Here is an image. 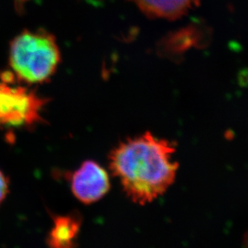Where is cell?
I'll return each mask as SVG.
<instances>
[{"label": "cell", "mask_w": 248, "mask_h": 248, "mask_svg": "<svg viewBox=\"0 0 248 248\" xmlns=\"http://www.w3.org/2000/svg\"><path fill=\"white\" fill-rule=\"evenodd\" d=\"M173 143L146 132L120 143L108 161L126 196L144 206L162 196L175 181L178 162Z\"/></svg>", "instance_id": "cell-1"}, {"label": "cell", "mask_w": 248, "mask_h": 248, "mask_svg": "<svg viewBox=\"0 0 248 248\" xmlns=\"http://www.w3.org/2000/svg\"><path fill=\"white\" fill-rule=\"evenodd\" d=\"M61 52L54 35L45 30L24 31L12 40L9 63L18 80L42 84L54 75Z\"/></svg>", "instance_id": "cell-2"}, {"label": "cell", "mask_w": 248, "mask_h": 248, "mask_svg": "<svg viewBox=\"0 0 248 248\" xmlns=\"http://www.w3.org/2000/svg\"><path fill=\"white\" fill-rule=\"evenodd\" d=\"M47 100L24 87L0 80V128L32 126L42 122Z\"/></svg>", "instance_id": "cell-3"}, {"label": "cell", "mask_w": 248, "mask_h": 248, "mask_svg": "<svg viewBox=\"0 0 248 248\" xmlns=\"http://www.w3.org/2000/svg\"><path fill=\"white\" fill-rule=\"evenodd\" d=\"M73 195L84 204L101 200L110 189L107 171L94 161H85L70 177Z\"/></svg>", "instance_id": "cell-4"}, {"label": "cell", "mask_w": 248, "mask_h": 248, "mask_svg": "<svg viewBox=\"0 0 248 248\" xmlns=\"http://www.w3.org/2000/svg\"><path fill=\"white\" fill-rule=\"evenodd\" d=\"M147 16L170 20L179 19L199 0H132Z\"/></svg>", "instance_id": "cell-5"}, {"label": "cell", "mask_w": 248, "mask_h": 248, "mask_svg": "<svg viewBox=\"0 0 248 248\" xmlns=\"http://www.w3.org/2000/svg\"><path fill=\"white\" fill-rule=\"evenodd\" d=\"M81 228V217L76 213L57 216L49 232L47 244L50 248H74Z\"/></svg>", "instance_id": "cell-6"}, {"label": "cell", "mask_w": 248, "mask_h": 248, "mask_svg": "<svg viewBox=\"0 0 248 248\" xmlns=\"http://www.w3.org/2000/svg\"><path fill=\"white\" fill-rule=\"evenodd\" d=\"M198 29L193 27L172 33L165 38L162 43V49L168 54L183 53L198 43Z\"/></svg>", "instance_id": "cell-7"}, {"label": "cell", "mask_w": 248, "mask_h": 248, "mask_svg": "<svg viewBox=\"0 0 248 248\" xmlns=\"http://www.w3.org/2000/svg\"><path fill=\"white\" fill-rule=\"evenodd\" d=\"M9 192V181L4 173L0 170V205L4 201Z\"/></svg>", "instance_id": "cell-8"}]
</instances>
